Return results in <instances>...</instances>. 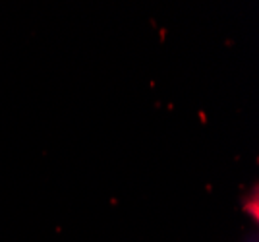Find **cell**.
<instances>
[{"mask_svg": "<svg viewBox=\"0 0 259 242\" xmlns=\"http://www.w3.org/2000/svg\"><path fill=\"white\" fill-rule=\"evenodd\" d=\"M246 211H249L251 213V217L253 219H257L259 217V208H257V192L253 190V196H251V201H246Z\"/></svg>", "mask_w": 259, "mask_h": 242, "instance_id": "1", "label": "cell"}]
</instances>
